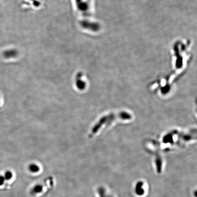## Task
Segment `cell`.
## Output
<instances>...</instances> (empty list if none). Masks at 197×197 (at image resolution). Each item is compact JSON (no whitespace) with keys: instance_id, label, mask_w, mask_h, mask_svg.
I'll return each instance as SVG.
<instances>
[{"instance_id":"obj_1","label":"cell","mask_w":197,"mask_h":197,"mask_svg":"<svg viewBox=\"0 0 197 197\" xmlns=\"http://www.w3.org/2000/svg\"><path fill=\"white\" fill-rule=\"evenodd\" d=\"M131 117L130 114L126 112H122L118 114H111L105 115L100 118V120L96 124L95 126H94L92 130H91L90 134L89 135V137H92L94 134H96L99 130L101 127L105 123H109V122L113 121V120L115 119H123V120H130L131 119Z\"/></svg>"},{"instance_id":"obj_2","label":"cell","mask_w":197,"mask_h":197,"mask_svg":"<svg viewBox=\"0 0 197 197\" xmlns=\"http://www.w3.org/2000/svg\"><path fill=\"white\" fill-rule=\"evenodd\" d=\"M82 74L79 73L78 74L76 78V85L78 90H84L86 86V83L84 81L82 80L81 78L82 77Z\"/></svg>"},{"instance_id":"obj_3","label":"cell","mask_w":197,"mask_h":197,"mask_svg":"<svg viewBox=\"0 0 197 197\" xmlns=\"http://www.w3.org/2000/svg\"><path fill=\"white\" fill-rule=\"evenodd\" d=\"M143 183L142 181H140L137 183L136 186L135 191L136 194L141 196L144 194V190L143 188Z\"/></svg>"},{"instance_id":"obj_4","label":"cell","mask_w":197,"mask_h":197,"mask_svg":"<svg viewBox=\"0 0 197 197\" xmlns=\"http://www.w3.org/2000/svg\"><path fill=\"white\" fill-rule=\"evenodd\" d=\"M43 185L40 184H37L32 187L31 190V194L32 195L37 194L42 192L43 190Z\"/></svg>"},{"instance_id":"obj_5","label":"cell","mask_w":197,"mask_h":197,"mask_svg":"<svg viewBox=\"0 0 197 197\" xmlns=\"http://www.w3.org/2000/svg\"><path fill=\"white\" fill-rule=\"evenodd\" d=\"M28 168L31 173H38L40 169L39 166L35 163L30 164L28 166Z\"/></svg>"},{"instance_id":"obj_6","label":"cell","mask_w":197,"mask_h":197,"mask_svg":"<svg viewBox=\"0 0 197 197\" xmlns=\"http://www.w3.org/2000/svg\"><path fill=\"white\" fill-rule=\"evenodd\" d=\"M6 181H10L13 179V174L12 171L10 170L6 171L3 175Z\"/></svg>"},{"instance_id":"obj_7","label":"cell","mask_w":197,"mask_h":197,"mask_svg":"<svg viewBox=\"0 0 197 197\" xmlns=\"http://www.w3.org/2000/svg\"><path fill=\"white\" fill-rule=\"evenodd\" d=\"M98 192L99 194V197H111L106 194L105 190L103 187H100L98 188Z\"/></svg>"},{"instance_id":"obj_8","label":"cell","mask_w":197,"mask_h":197,"mask_svg":"<svg viewBox=\"0 0 197 197\" xmlns=\"http://www.w3.org/2000/svg\"><path fill=\"white\" fill-rule=\"evenodd\" d=\"M16 55V52L14 50H8L4 53V56L6 58H10L14 57Z\"/></svg>"},{"instance_id":"obj_9","label":"cell","mask_w":197,"mask_h":197,"mask_svg":"<svg viewBox=\"0 0 197 197\" xmlns=\"http://www.w3.org/2000/svg\"><path fill=\"white\" fill-rule=\"evenodd\" d=\"M5 180L3 175H0V187L3 186L5 184Z\"/></svg>"},{"instance_id":"obj_10","label":"cell","mask_w":197,"mask_h":197,"mask_svg":"<svg viewBox=\"0 0 197 197\" xmlns=\"http://www.w3.org/2000/svg\"><path fill=\"white\" fill-rule=\"evenodd\" d=\"M0 104H1V99H0Z\"/></svg>"}]
</instances>
